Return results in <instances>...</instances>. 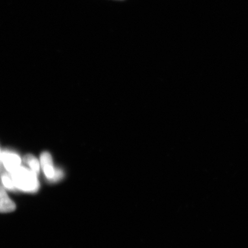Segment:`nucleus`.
I'll return each instance as SVG.
<instances>
[{"label": "nucleus", "mask_w": 248, "mask_h": 248, "mask_svg": "<svg viewBox=\"0 0 248 248\" xmlns=\"http://www.w3.org/2000/svg\"><path fill=\"white\" fill-rule=\"evenodd\" d=\"M9 174L11 175L15 187L18 190L30 193H36L38 191L40 184L37 176L38 175L32 170L20 166Z\"/></svg>", "instance_id": "nucleus-1"}, {"label": "nucleus", "mask_w": 248, "mask_h": 248, "mask_svg": "<svg viewBox=\"0 0 248 248\" xmlns=\"http://www.w3.org/2000/svg\"><path fill=\"white\" fill-rule=\"evenodd\" d=\"M1 179L3 185L9 190L15 191L16 188L15 187L13 179L11 175L8 173H3L1 175Z\"/></svg>", "instance_id": "nucleus-6"}, {"label": "nucleus", "mask_w": 248, "mask_h": 248, "mask_svg": "<svg viewBox=\"0 0 248 248\" xmlns=\"http://www.w3.org/2000/svg\"><path fill=\"white\" fill-rule=\"evenodd\" d=\"M64 176V173L63 170L60 169H55V174L53 178L50 180L49 182L51 183H56L61 181V179H63Z\"/></svg>", "instance_id": "nucleus-7"}, {"label": "nucleus", "mask_w": 248, "mask_h": 248, "mask_svg": "<svg viewBox=\"0 0 248 248\" xmlns=\"http://www.w3.org/2000/svg\"><path fill=\"white\" fill-rule=\"evenodd\" d=\"M117 1H124V0H117Z\"/></svg>", "instance_id": "nucleus-10"}, {"label": "nucleus", "mask_w": 248, "mask_h": 248, "mask_svg": "<svg viewBox=\"0 0 248 248\" xmlns=\"http://www.w3.org/2000/svg\"><path fill=\"white\" fill-rule=\"evenodd\" d=\"M23 162L29 166L31 170L38 175L40 170V163L32 155L28 154L23 158Z\"/></svg>", "instance_id": "nucleus-5"}, {"label": "nucleus", "mask_w": 248, "mask_h": 248, "mask_svg": "<svg viewBox=\"0 0 248 248\" xmlns=\"http://www.w3.org/2000/svg\"><path fill=\"white\" fill-rule=\"evenodd\" d=\"M15 209L16 204L14 202L8 197L4 187L0 186V213H10Z\"/></svg>", "instance_id": "nucleus-4"}, {"label": "nucleus", "mask_w": 248, "mask_h": 248, "mask_svg": "<svg viewBox=\"0 0 248 248\" xmlns=\"http://www.w3.org/2000/svg\"><path fill=\"white\" fill-rule=\"evenodd\" d=\"M4 169V166H3V164L1 162V161L0 160V175L2 174L3 169Z\"/></svg>", "instance_id": "nucleus-8"}, {"label": "nucleus", "mask_w": 248, "mask_h": 248, "mask_svg": "<svg viewBox=\"0 0 248 248\" xmlns=\"http://www.w3.org/2000/svg\"><path fill=\"white\" fill-rule=\"evenodd\" d=\"M2 152L1 151V150H0V158H1V155ZM1 160V159H0Z\"/></svg>", "instance_id": "nucleus-9"}, {"label": "nucleus", "mask_w": 248, "mask_h": 248, "mask_svg": "<svg viewBox=\"0 0 248 248\" xmlns=\"http://www.w3.org/2000/svg\"><path fill=\"white\" fill-rule=\"evenodd\" d=\"M0 159H1L4 169L9 173L13 172L15 170L21 166V158L19 155L14 152L2 151Z\"/></svg>", "instance_id": "nucleus-2"}, {"label": "nucleus", "mask_w": 248, "mask_h": 248, "mask_svg": "<svg viewBox=\"0 0 248 248\" xmlns=\"http://www.w3.org/2000/svg\"><path fill=\"white\" fill-rule=\"evenodd\" d=\"M40 166L46 178L48 181H50L53 178L55 172L51 155L48 152H44L40 155Z\"/></svg>", "instance_id": "nucleus-3"}]
</instances>
